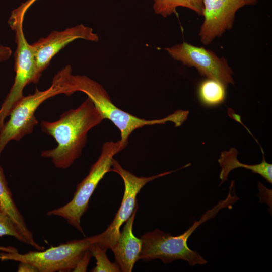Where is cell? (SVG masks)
I'll list each match as a JSON object with an SVG mask.
<instances>
[{
    "label": "cell",
    "mask_w": 272,
    "mask_h": 272,
    "mask_svg": "<svg viewBox=\"0 0 272 272\" xmlns=\"http://www.w3.org/2000/svg\"><path fill=\"white\" fill-rule=\"evenodd\" d=\"M138 209V205L125 222L116 243L111 248L115 256V262L119 266L120 270L124 272L132 270L134 264L139 260L142 250V240L141 238L135 237L132 231Z\"/></svg>",
    "instance_id": "cell-12"
},
{
    "label": "cell",
    "mask_w": 272,
    "mask_h": 272,
    "mask_svg": "<svg viewBox=\"0 0 272 272\" xmlns=\"http://www.w3.org/2000/svg\"><path fill=\"white\" fill-rule=\"evenodd\" d=\"M178 7L186 8L202 16L203 0H154L153 10L157 15L166 18L176 13Z\"/></svg>",
    "instance_id": "cell-16"
},
{
    "label": "cell",
    "mask_w": 272,
    "mask_h": 272,
    "mask_svg": "<svg viewBox=\"0 0 272 272\" xmlns=\"http://www.w3.org/2000/svg\"><path fill=\"white\" fill-rule=\"evenodd\" d=\"M17 271L19 272L38 271L37 269L34 266L29 263L26 262H20Z\"/></svg>",
    "instance_id": "cell-22"
},
{
    "label": "cell",
    "mask_w": 272,
    "mask_h": 272,
    "mask_svg": "<svg viewBox=\"0 0 272 272\" xmlns=\"http://www.w3.org/2000/svg\"><path fill=\"white\" fill-rule=\"evenodd\" d=\"M0 209L5 212L17 225L27 242V244L37 250L45 248L34 240L32 232L28 228L24 219L17 207L8 187L3 168L0 166Z\"/></svg>",
    "instance_id": "cell-14"
},
{
    "label": "cell",
    "mask_w": 272,
    "mask_h": 272,
    "mask_svg": "<svg viewBox=\"0 0 272 272\" xmlns=\"http://www.w3.org/2000/svg\"><path fill=\"white\" fill-rule=\"evenodd\" d=\"M98 241V235H96L24 254L2 251L0 260L28 263L40 272L70 271L74 269L90 245Z\"/></svg>",
    "instance_id": "cell-6"
},
{
    "label": "cell",
    "mask_w": 272,
    "mask_h": 272,
    "mask_svg": "<svg viewBox=\"0 0 272 272\" xmlns=\"http://www.w3.org/2000/svg\"><path fill=\"white\" fill-rule=\"evenodd\" d=\"M258 0H203L204 18L199 36L201 43L209 45L233 25L235 14L246 6H254Z\"/></svg>",
    "instance_id": "cell-10"
},
{
    "label": "cell",
    "mask_w": 272,
    "mask_h": 272,
    "mask_svg": "<svg viewBox=\"0 0 272 272\" xmlns=\"http://www.w3.org/2000/svg\"><path fill=\"white\" fill-rule=\"evenodd\" d=\"M226 86L221 82L211 78H206L201 81L197 88L201 103L206 106L213 107L223 103L226 97Z\"/></svg>",
    "instance_id": "cell-15"
},
{
    "label": "cell",
    "mask_w": 272,
    "mask_h": 272,
    "mask_svg": "<svg viewBox=\"0 0 272 272\" xmlns=\"http://www.w3.org/2000/svg\"><path fill=\"white\" fill-rule=\"evenodd\" d=\"M0 251L9 253L18 252V250L16 248L12 246L4 247L0 246Z\"/></svg>",
    "instance_id": "cell-23"
},
{
    "label": "cell",
    "mask_w": 272,
    "mask_h": 272,
    "mask_svg": "<svg viewBox=\"0 0 272 272\" xmlns=\"http://www.w3.org/2000/svg\"><path fill=\"white\" fill-rule=\"evenodd\" d=\"M23 22L11 26L16 33L17 49L15 53V77L14 82L0 107V130L5 120L13 108L24 96L25 87L36 84V61L31 45L27 42L23 32Z\"/></svg>",
    "instance_id": "cell-8"
},
{
    "label": "cell",
    "mask_w": 272,
    "mask_h": 272,
    "mask_svg": "<svg viewBox=\"0 0 272 272\" xmlns=\"http://www.w3.org/2000/svg\"><path fill=\"white\" fill-rule=\"evenodd\" d=\"M37 0H27L13 10L9 19V24L12 25L18 22L23 21L26 11Z\"/></svg>",
    "instance_id": "cell-19"
},
{
    "label": "cell",
    "mask_w": 272,
    "mask_h": 272,
    "mask_svg": "<svg viewBox=\"0 0 272 272\" xmlns=\"http://www.w3.org/2000/svg\"><path fill=\"white\" fill-rule=\"evenodd\" d=\"M187 166L186 165L177 170L150 177H138L124 169L117 161L113 159L111 172L117 173L122 178L124 184V194L114 219L103 232L98 234L99 241L96 243L105 251L111 249L119 237L121 226L131 216L138 205L137 196L141 189L147 183L156 178L168 175Z\"/></svg>",
    "instance_id": "cell-7"
},
{
    "label": "cell",
    "mask_w": 272,
    "mask_h": 272,
    "mask_svg": "<svg viewBox=\"0 0 272 272\" xmlns=\"http://www.w3.org/2000/svg\"><path fill=\"white\" fill-rule=\"evenodd\" d=\"M165 50L174 59L187 66L196 68L201 76L219 81L226 86L234 83L232 70L226 60L210 50L186 42Z\"/></svg>",
    "instance_id": "cell-9"
},
{
    "label": "cell",
    "mask_w": 272,
    "mask_h": 272,
    "mask_svg": "<svg viewBox=\"0 0 272 272\" xmlns=\"http://www.w3.org/2000/svg\"><path fill=\"white\" fill-rule=\"evenodd\" d=\"M104 119L101 113L88 97L78 107L63 112L57 120H41L42 131L53 137L57 146L41 151V156L51 159L58 168H69L81 156L89 130Z\"/></svg>",
    "instance_id": "cell-1"
},
{
    "label": "cell",
    "mask_w": 272,
    "mask_h": 272,
    "mask_svg": "<svg viewBox=\"0 0 272 272\" xmlns=\"http://www.w3.org/2000/svg\"><path fill=\"white\" fill-rule=\"evenodd\" d=\"M72 74L71 66L66 65L55 75L48 89L40 91L36 88L33 94L22 98L11 111L9 119L0 130V156L10 141H20L33 132L38 123L35 113L43 102L57 95H71L69 80Z\"/></svg>",
    "instance_id": "cell-4"
},
{
    "label": "cell",
    "mask_w": 272,
    "mask_h": 272,
    "mask_svg": "<svg viewBox=\"0 0 272 272\" xmlns=\"http://www.w3.org/2000/svg\"><path fill=\"white\" fill-rule=\"evenodd\" d=\"M78 39L96 42L99 37L91 28L79 24L64 30L54 31L31 44L36 61V84L53 57L68 44Z\"/></svg>",
    "instance_id": "cell-11"
},
{
    "label": "cell",
    "mask_w": 272,
    "mask_h": 272,
    "mask_svg": "<svg viewBox=\"0 0 272 272\" xmlns=\"http://www.w3.org/2000/svg\"><path fill=\"white\" fill-rule=\"evenodd\" d=\"M12 53V51L10 47L0 45V62L9 59Z\"/></svg>",
    "instance_id": "cell-21"
},
{
    "label": "cell",
    "mask_w": 272,
    "mask_h": 272,
    "mask_svg": "<svg viewBox=\"0 0 272 272\" xmlns=\"http://www.w3.org/2000/svg\"><path fill=\"white\" fill-rule=\"evenodd\" d=\"M9 235L14 237L19 241L27 244L17 225L5 212L0 209V237Z\"/></svg>",
    "instance_id": "cell-18"
},
{
    "label": "cell",
    "mask_w": 272,
    "mask_h": 272,
    "mask_svg": "<svg viewBox=\"0 0 272 272\" xmlns=\"http://www.w3.org/2000/svg\"><path fill=\"white\" fill-rule=\"evenodd\" d=\"M92 254L88 249L78 262L73 271H86Z\"/></svg>",
    "instance_id": "cell-20"
},
{
    "label": "cell",
    "mask_w": 272,
    "mask_h": 272,
    "mask_svg": "<svg viewBox=\"0 0 272 272\" xmlns=\"http://www.w3.org/2000/svg\"><path fill=\"white\" fill-rule=\"evenodd\" d=\"M262 152V160L260 163L254 165L245 164L240 162L237 159V150L232 148L228 151L221 153L218 162L221 168L219 174L221 180L220 185L227 180L229 173L233 169L239 167L251 170L253 173L261 176L267 182L272 183V165L266 161L264 152Z\"/></svg>",
    "instance_id": "cell-13"
},
{
    "label": "cell",
    "mask_w": 272,
    "mask_h": 272,
    "mask_svg": "<svg viewBox=\"0 0 272 272\" xmlns=\"http://www.w3.org/2000/svg\"><path fill=\"white\" fill-rule=\"evenodd\" d=\"M235 190L234 184L231 183L226 198L207 210L198 221H195L187 230L179 235L173 236L159 229L142 235V248L139 259L148 261L159 259L165 264L180 259L187 262L191 266L206 264L207 261L199 253L189 248L187 240L196 228L213 218L221 210L232 208L239 200Z\"/></svg>",
    "instance_id": "cell-2"
},
{
    "label": "cell",
    "mask_w": 272,
    "mask_h": 272,
    "mask_svg": "<svg viewBox=\"0 0 272 272\" xmlns=\"http://www.w3.org/2000/svg\"><path fill=\"white\" fill-rule=\"evenodd\" d=\"M70 81L72 94L78 91L86 94L101 113L104 119L109 120L119 129L120 139L118 141L122 150L127 146L129 137L134 130L145 126L164 124L167 122H172L175 127H178L186 120L189 113L188 111L178 110L161 119L140 118L117 107L103 87L88 77L72 74Z\"/></svg>",
    "instance_id": "cell-3"
},
{
    "label": "cell",
    "mask_w": 272,
    "mask_h": 272,
    "mask_svg": "<svg viewBox=\"0 0 272 272\" xmlns=\"http://www.w3.org/2000/svg\"><path fill=\"white\" fill-rule=\"evenodd\" d=\"M89 249L92 256L95 257L96 266L91 270L92 272H119L121 271L118 265L111 262L108 258L105 250L101 248L97 243L90 245Z\"/></svg>",
    "instance_id": "cell-17"
},
{
    "label": "cell",
    "mask_w": 272,
    "mask_h": 272,
    "mask_svg": "<svg viewBox=\"0 0 272 272\" xmlns=\"http://www.w3.org/2000/svg\"><path fill=\"white\" fill-rule=\"evenodd\" d=\"M122 150L119 141L104 143L98 159L91 166L86 177L78 184L72 199L62 207L48 211L47 215L63 218L85 236L81 218L87 211L89 200L99 183L107 173L111 172L113 157Z\"/></svg>",
    "instance_id": "cell-5"
}]
</instances>
